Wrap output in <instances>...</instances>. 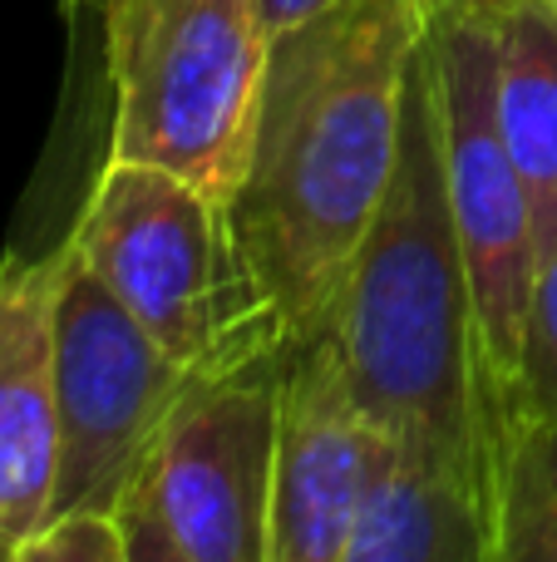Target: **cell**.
<instances>
[{
    "instance_id": "1",
    "label": "cell",
    "mask_w": 557,
    "mask_h": 562,
    "mask_svg": "<svg viewBox=\"0 0 557 562\" xmlns=\"http://www.w3.org/2000/svg\"><path fill=\"white\" fill-rule=\"evenodd\" d=\"M424 25L430 0H336L272 35L252 148L227 213L292 340L326 330L390 188Z\"/></svg>"
},
{
    "instance_id": "2",
    "label": "cell",
    "mask_w": 557,
    "mask_h": 562,
    "mask_svg": "<svg viewBox=\"0 0 557 562\" xmlns=\"http://www.w3.org/2000/svg\"><path fill=\"white\" fill-rule=\"evenodd\" d=\"M326 330L355 400L400 449L444 459L493 488L513 409L484 356L479 306L450 203L430 25L405 89L400 158L355 247Z\"/></svg>"
},
{
    "instance_id": "3",
    "label": "cell",
    "mask_w": 557,
    "mask_h": 562,
    "mask_svg": "<svg viewBox=\"0 0 557 562\" xmlns=\"http://www.w3.org/2000/svg\"><path fill=\"white\" fill-rule=\"evenodd\" d=\"M69 243L193 375L292 346L237 243L227 198L168 168L104 158Z\"/></svg>"
},
{
    "instance_id": "4",
    "label": "cell",
    "mask_w": 557,
    "mask_h": 562,
    "mask_svg": "<svg viewBox=\"0 0 557 562\" xmlns=\"http://www.w3.org/2000/svg\"><path fill=\"white\" fill-rule=\"evenodd\" d=\"M272 35L252 0H104L109 158L232 198L252 148Z\"/></svg>"
},
{
    "instance_id": "5",
    "label": "cell",
    "mask_w": 557,
    "mask_h": 562,
    "mask_svg": "<svg viewBox=\"0 0 557 562\" xmlns=\"http://www.w3.org/2000/svg\"><path fill=\"white\" fill-rule=\"evenodd\" d=\"M286 346L203 370L114 504L128 562H266Z\"/></svg>"
},
{
    "instance_id": "6",
    "label": "cell",
    "mask_w": 557,
    "mask_h": 562,
    "mask_svg": "<svg viewBox=\"0 0 557 562\" xmlns=\"http://www.w3.org/2000/svg\"><path fill=\"white\" fill-rule=\"evenodd\" d=\"M430 49L440 85L450 203L479 306L484 356L513 409L523 326L538 277V227L513 154L499 128V59L484 0H430ZM519 419V409H513Z\"/></svg>"
},
{
    "instance_id": "7",
    "label": "cell",
    "mask_w": 557,
    "mask_h": 562,
    "mask_svg": "<svg viewBox=\"0 0 557 562\" xmlns=\"http://www.w3.org/2000/svg\"><path fill=\"white\" fill-rule=\"evenodd\" d=\"M193 370L178 366L134 311L94 277L79 247L59 243L55 277V498L49 518L75 508L114 514L128 474L158 435Z\"/></svg>"
},
{
    "instance_id": "8",
    "label": "cell",
    "mask_w": 557,
    "mask_h": 562,
    "mask_svg": "<svg viewBox=\"0 0 557 562\" xmlns=\"http://www.w3.org/2000/svg\"><path fill=\"white\" fill-rule=\"evenodd\" d=\"M395 439L365 415L331 330L286 346L266 562H345V543Z\"/></svg>"
},
{
    "instance_id": "9",
    "label": "cell",
    "mask_w": 557,
    "mask_h": 562,
    "mask_svg": "<svg viewBox=\"0 0 557 562\" xmlns=\"http://www.w3.org/2000/svg\"><path fill=\"white\" fill-rule=\"evenodd\" d=\"M55 277L59 247L0 262V543L10 553L55 498Z\"/></svg>"
},
{
    "instance_id": "10",
    "label": "cell",
    "mask_w": 557,
    "mask_h": 562,
    "mask_svg": "<svg viewBox=\"0 0 557 562\" xmlns=\"http://www.w3.org/2000/svg\"><path fill=\"white\" fill-rule=\"evenodd\" d=\"M345 562H499L493 488L395 445L361 504Z\"/></svg>"
},
{
    "instance_id": "11",
    "label": "cell",
    "mask_w": 557,
    "mask_h": 562,
    "mask_svg": "<svg viewBox=\"0 0 557 562\" xmlns=\"http://www.w3.org/2000/svg\"><path fill=\"white\" fill-rule=\"evenodd\" d=\"M499 59V128L538 227V257L557 247V10L548 0H484Z\"/></svg>"
},
{
    "instance_id": "12",
    "label": "cell",
    "mask_w": 557,
    "mask_h": 562,
    "mask_svg": "<svg viewBox=\"0 0 557 562\" xmlns=\"http://www.w3.org/2000/svg\"><path fill=\"white\" fill-rule=\"evenodd\" d=\"M499 562H557V419H513L499 459Z\"/></svg>"
},
{
    "instance_id": "13",
    "label": "cell",
    "mask_w": 557,
    "mask_h": 562,
    "mask_svg": "<svg viewBox=\"0 0 557 562\" xmlns=\"http://www.w3.org/2000/svg\"><path fill=\"white\" fill-rule=\"evenodd\" d=\"M513 409L557 419V247L543 257L538 277H533L519 380H513Z\"/></svg>"
},
{
    "instance_id": "14",
    "label": "cell",
    "mask_w": 557,
    "mask_h": 562,
    "mask_svg": "<svg viewBox=\"0 0 557 562\" xmlns=\"http://www.w3.org/2000/svg\"><path fill=\"white\" fill-rule=\"evenodd\" d=\"M15 562H128L118 518L104 508L55 514L15 548Z\"/></svg>"
},
{
    "instance_id": "15",
    "label": "cell",
    "mask_w": 557,
    "mask_h": 562,
    "mask_svg": "<svg viewBox=\"0 0 557 562\" xmlns=\"http://www.w3.org/2000/svg\"><path fill=\"white\" fill-rule=\"evenodd\" d=\"M252 5H257V20H262L266 35H282V30L306 25L311 15H321L336 0H252Z\"/></svg>"
},
{
    "instance_id": "16",
    "label": "cell",
    "mask_w": 557,
    "mask_h": 562,
    "mask_svg": "<svg viewBox=\"0 0 557 562\" xmlns=\"http://www.w3.org/2000/svg\"><path fill=\"white\" fill-rule=\"evenodd\" d=\"M0 562H15V553H10V548H5V543H0Z\"/></svg>"
},
{
    "instance_id": "17",
    "label": "cell",
    "mask_w": 557,
    "mask_h": 562,
    "mask_svg": "<svg viewBox=\"0 0 557 562\" xmlns=\"http://www.w3.org/2000/svg\"><path fill=\"white\" fill-rule=\"evenodd\" d=\"M548 5H553V10H557V0H548Z\"/></svg>"
}]
</instances>
